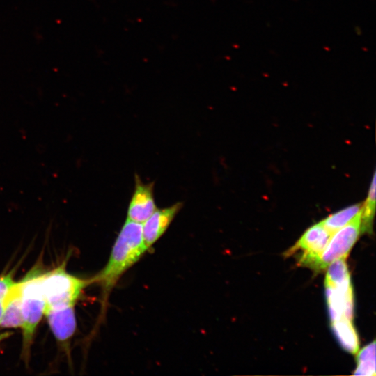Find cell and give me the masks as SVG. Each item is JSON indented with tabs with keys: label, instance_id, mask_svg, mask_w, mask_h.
Segmentation results:
<instances>
[{
	"label": "cell",
	"instance_id": "6",
	"mask_svg": "<svg viewBox=\"0 0 376 376\" xmlns=\"http://www.w3.org/2000/svg\"><path fill=\"white\" fill-rule=\"evenodd\" d=\"M155 182L144 183L138 174L134 175V189L127 212V219L143 224L156 210Z\"/></svg>",
	"mask_w": 376,
	"mask_h": 376
},
{
	"label": "cell",
	"instance_id": "15",
	"mask_svg": "<svg viewBox=\"0 0 376 376\" xmlns=\"http://www.w3.org/2000/svg\"><path fill=\"white\" fill-rule=\"evenodd\" d=\"M375 211V173L369 188L368 196L361 207V230H370Z\"/></svg>",
	"mask_w": 376,
	"mask_h": 376
},
{
	"label": "cell",
	"instance_id": "1",
	"mask_svg": "<svg viewBox=\"0 0 376 376\" xmlns=\"http://www.w3.org/2000/svg\"><path fill=\"white\" fill-rule=\"evenodd\" d=\"M148 250L143 238L142 224L126 219L114 242L104 267L92 279L102 288L104 306L121 276Z\"/></svg>",
	"mask_w": 376,
	"mask_h": 376
},
{
	"label": "cell",
	"instance_id": "10",
	"mask_svg": "<svg viewBox=\"0 0 376 376\" xmlns=\"http://www.w3.org/2000/svg\"><path fill=\"white\" fill-rule=\"evenodd\" d=\"M22 324L21 285L17 282L14 283L5 299L0 327L17 328Z\"/></svg>",
	"mask_w": 376,
	"mask_h": 376
},
{
	"label": "cell",
	"instance_id": "2",
	"mask_svg": "<svg viewBox=\"0 0 376 376\" xmlns=\"http://www.w3.org/2000/svg\"><path fill=\"white\" fill-rule=\"evenodd\" d=\"M43 272L35 267L20 281L22 311L23 317V352L29 355L36 329L45 309V300L42 287Z\"/></svg>",
	"mask_w": 376,
	"mask_h": 376
},
{
	"label": "cell",
	"instance_id": "13",
	"mask_svg": "<svg viewBox=\"0 0 376 376\" xmlns=\"http://www.w3.org/2000/svg\"><path fill=\"white\" fill-rule=\"evenodd\" d=\"M361 204H355L328 216L322 221L325 228L332 235L350 222L361 210Z\"/></svg>",
	"mask_w": 376,
	"mask_h": 376
},
{
	"label": "cell",
	"instance_id": "11",
	"mask_svg": "<svg viewBox=\"0 0 376 376\" xmlns=\"http://www.w3.org/2000/svg\"><path fill=\"white\" fill-rule=\"evenodd\" d=\"M331 328L342 347L355 354L359 350V338L352 320L342 318L332 321Z\"/></svg>",
	"mask_w": 376,
	"mask_h": 376
},
{
	"label": "cell",
	"instance_id": "14",
	"mask_svg": "<svg viewBox=\"0 0 376 376\" xmlns=\"http://www.w3.org/2000/svg\"><path fill=\"white\" fill-rule=\"evenodd\" d=\"M357 366L354 375H375V341L364 347L357 357Z\"/></svg>",
	"mask_w": 376,
	"mask_h": 376
},
{
	"label": "cell",
	"instance_id": "7",
	"mask_svg": "<svg viewBox=\"0 0 376 376\" xmlns=\"http://www.w3.org/2000/svg\"><path fill=\"white\" fill-rule=\"evenodd\" d=\"M182 205V202H177L166 207L157 208L142 224L143 238L148 249L166 232Z\"/></svg>",
	"mask_w": 376,
	"mask_h": 376
},
{
	"label": "cell",
	"instance_id": "16",
	"mask_svg": "<svg viewBox=\"0 0 376 376\" xmlns=\"http://www.w3.org/2000/svg\"><path fill=\"white\" fill-rule=\"evenodd\" d=\"M14 283L10 274L0 276V321L3 313L5 299Z\"/></svg>",
	"mask_w": 376,
	"mask_h": 376
},
{
	"label": "cell",
	"instance_id": "9",
	"mask_svg": "<svg viewBox=\"0 0 376 376\" xmlns=\"http://www.w3.org/2000/svg\"><path fill=\"white\" fill-rule=\"evenodd\" d=\"M327 301L331 321L353 318V290L351 283L337 287H325Z\"/></svg>",
	"mask_w": 376,
	"mask_h": 376
},
{
	"label": "cell",
	"instance_id": "3",
	"mask_svg": "<svg viewBox=\"0 0 376 376\" xmlns=\"http://www.w3.org/2000/svg\"><path fill=\"white\" fill-rule=\"evenodd\" d=\"M92 282L68 273L64 265L43 272L41 287L45 300V308L75 305L82 290Z\"/></svg>",
	"mask_w": 376,
	"mask_h": 376
},
{
	"label": "cell",
	"instance_id": "5",
	"mask_svg": "<svg viewBox=\"0 0 376 376\" xmlns=\"http://www.w3.org/2000/svg\"><path fill=\"white\" fill-rule=\"evenodd\" d=\"M361 228V210L350 222L331 235L315 270H324L334 260L347 257L359 237Z\"/></svg>",
	"mask_w": 376,
	"mask_h": 376
},
{
	"label": "cell",
	"instance_id": "4",
	"mask_svg": "<svg viewBox=\"0 0 376 376\" xmlns=\"http://www.w3.org/2000/svg\"><path fill=\"white\" fill-rule=\"evenodd\" d=\"M331 234L325 228L322 221L308 228L296 244L286 253L295 256L298 263L315 270L318 260L327 246Z\"/></svg>",
	"mask_w": 376,
	"mask_h": 376
},
{
	"label": "cell",
	"instance_id": "12",
	"mask_svg": "<svg viewBox=\"0 0 376 376\" xmlns=\"http://www.w3.org/2000/svg\"><path fill=\"white\" fill-rule=\"evenodd\" d=\"M346 258H339L327 266L325 287H337L351 283Z\"/></svg>",
	"mask_w": 376,
	"mask_h": 376
},
{
	"label": "cell",
	"instance_id": "8",
	"mask_svg": "<svg viewBox=\"0 0 376 376\" xmlns=\"http://www.w3.org/2000/svg\"><path fill=\"white\" fill-rule=\"evenodd\" d=\"M75 305L45 308L49 326L54 337L61 343H65L74 335L77 320Z\"/></svg>",
	"mask_w": 376,
	"mask_h": 376
},
{
	"label": "cell",
	"instance_id": "17",
	"mask_svg": "<svg viewBox=\"0 0 376 376\" xmlns=\"http://www.w3.org/2000/svg\"><path fill=\"white\" fill-rule=\"evenodd\" d=\"M11 334V333H9V332H5V333H1L0 334V342L4 339H6V338L9 337L10 335Z\"/></svg>",
	"mask_w": 376,
	"mask_h": 376
}]
</instances>
